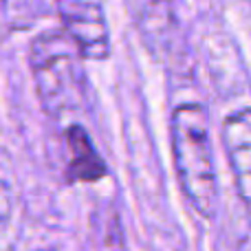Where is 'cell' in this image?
<instances>
[{
  "label": "cell",
  "mask_w": 251,
  "mask_h": 251,
  "mask_svg": "<svg viewBox=\"0 0 251 251\" xmlns=\"http://www.w3.org/2000/svg\"><path fill=\"white\" fill-rule=\"evenodd\" d=\"M170 137L174 170L187 203L203 218H212L218 207V181L207 110L201 104H181L174 108Z\"/></svg>",
  "instance_id": "1"
},
{
  "label": "cell",
  "mask_w": 251,
  "mask_h": 251,
  "mask_svg": "<svg viewBox=\"0 0 251 251\" xmlns=\"http://www.w3.org/2000/svg\"><path fill=\"white\" fill-rule=\"evenodd\" d=\"M29 64L44 113L53 119L75 115L86 104L82 53L64 31H44L31 42Z\"/></svg>",
  "instance_id": "2"
},
{
  "label": "cell",
  "mask_w": 251,
  "mask_h": 251,
  "mask_svg": "<svg viewBox=\"0 0 251 251\" xmlns=\"http://www.w3.org/2000/svg\"><path fill=\"white\" fill-rule=\"evenodd\" d=\"M64 33L75 42L82 57L106 60L110 55V31L101 0H55Z\"/></svg>",
  "instance_id": "3"
},
{
  "label": "cell",
  "mask_w": 251,
  "mask_h": 251,
  "mask_svg": "<svg viewBox=\"0 0 251 251\" xmlns=\"http://www.w3.org/2000/svg\"><path fill=\"white\" fill-rule=\"evenodd\" d=\"M229 168L234 172L236 190L251 223V108H240L223 122L221 128Z\"/></svg>",
  "instance_id": "4"
},
{
  "label": "cell",
  "mask_w": 251,
  "mask_h": 251,
  "mask_svg": "<svg viewBox=\"0 0 251 251\" xmlns=\"http://www.w3.org/2000/svg\"><path fill=\"white\" fill-rule=\"evenodd\" d=\"M146 47L156 57L172 55L178 42V20L174 0H132L130 2Z\"/></svg>",
  "instance_id": "5"
},
{
  "label": "cell",
  "mask_w": 251,
  "mask_h": 251,
  "mask_svg": "<svg viewBox=\"0 0 251 251\" xmlns=\"http://www.w3.org/2000/svg\"><path fill=\"white\" fill-rule=\"evenodd\" d=\"M66 150H69V168L66 176L69 181L95 183L106 176V163L95 150L88 132L82 126H69L64 132Z\"/></svg>",
  "instance_id": "6"
},
{
  "label": "cell",
  "mask_w": 251,
  "mask_h": 251,
  "mask_svg": "<svg viewBox=\"0 0 251 251\" xmlns=\"http://www.w3.org/2000/svg\"><path fill=\"white\" fill-rule=\"evenodd\" d=\"M11 209H13V199L11 190L4 181H0V236L7 231L9 221H11Z\"/></svg>",
  "instance_id": "7"
},
{
  "label": "cell",
  "mask_w": 251,
  "mask_h": 251,
  "mask_svg": "<svg viewBox=\"0 0 251 251\" xmlns=\"http://www.w3.org/2000/svg\"><path fill=\"white\" fill-rule=\"evenodd\" d=\"M238 251H251V236H245V238H240Z\"/></svg>",
  "instance_id": "8"
}]
</instances>
